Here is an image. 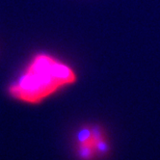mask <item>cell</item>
Instances as JSON below:
<instances>
[{
	"mask_svg": "<svg viewBox=\"0 0 160 160\" xmlns=\"http://www.w3.org/2000/svg\"><path fill=\"white\" fill-rule=\"evenodd\" d=\"M76 79L72 67L49 54L39 53L10 85L9 94L18 100L38 104L60 89L73 84Z\"/></svg>",
	"mask_w": 160,
	"mask_h": 160,
	"instance_id": "cell-1",
	"label": "cell"
},
{
	"mask_svg": "<svg viewBox=\"0 0 160 160\" xmlns=\"http://www.w3.org/2000/svg\"><path fill=\"white\" fill-rule=\"evenodd\" d=\"M76 151L82 160H93L108 151L106 137L98 127H86L76 135Z\"/></svg>",
	"mask_w": 160,
	"mask_h": 160,
	"instance_id": "cell-2",
	"label": "cell"
}]
</instances>
